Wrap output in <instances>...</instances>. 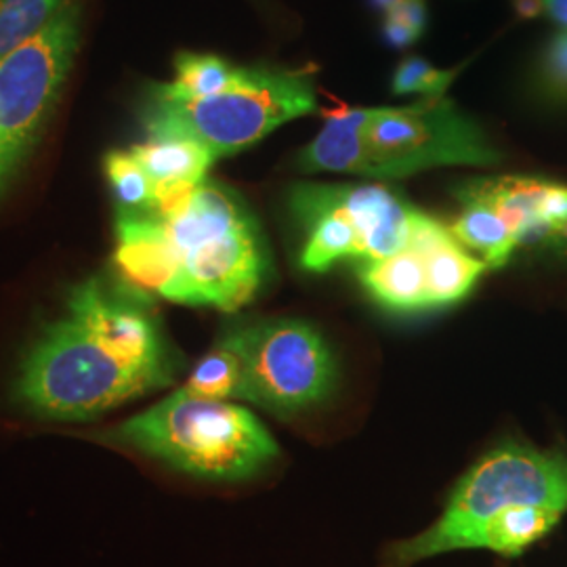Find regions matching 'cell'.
I'll list each match as a JSON object with an SVG mask.
<instances>
[{"mask_svg":"<svg viewBox=\"0 0 567 567\" xmlns=\"http://www.w3.org/2000/svg\"><path fill=\"white\" fill-rule=\"evenodd\" d=\"M175 383L163 330L135 299L93 278L23 355L13 400L34 416L86 421Z\"/></svg>","mask_w":567,"mask_h":567,"instance_id":"1","label":"cell"},{"mask_svg":"<svg viewBox=\"0 0 567 567\" xmlns=\"http://www.w3.org/2000/svg\"><path fill=\"white\" fill-rule=\"evenodd\" d=\"M501 163L484 128L446 97L400 107H341L299 154L305 173L402 179L435 166Z\"/></svg>","mask_w":567,"mask_h":567,"instance_id":"2","label":"cell"},{"mask_svg":"<svg viewBox=\"0 0 567 567\" xmlns=\"http://www.w3.org/2000/svg\"><path fill=\"white\" fill-rule=\"evenodd\" d=\"M532 507L567 513V452L505 442L461 477L442 515L425 532L385 548L381 567H412L444 553L465 550L487 519Z\"/></svg>","mask_w":567,"mask_h":567,"instance_id":"3","label":"cell"},{"mask_svg":"<svg viewBox=\"0 0 567 567\" xmlns=\"http://www.w3.org/2000/svg\"><path fill=\"white\" fill-rule=\"evenodd\" d=\"M112 440L213 482L255 477L280 454L252 412L231 402L194 398L185 389L128 419Z\"/></svg>","mask_w":567,"mask_h":567,"instance_id":"4","label":"cell"},{"mask_svg":"<svg viewBox=\"0 0 567 567\" xmlns=\"http://www.w3.org/2000/svg\"><path fill=\"white\" fill-rule=\"evenodd\" d=\"M179 264V305L238 311L261 290L269 261L243 200L204 179L179 215L163 219Z\"/></svg>","mask_w":567,"mask_h":567,"instance_id":"5","label":"cell"},{"mask_svg":"<svg viewBox=\"0 0 567 567\" xmlns=\"http://www.w3.org/2000/svg\"><path fill=\"white\" fill-rule=\"evenodd\" d=\"M316 110V84L307 70L244 68L234 89L196 102L168 97L152 84L143 97L142 122L147 137L200 143L217 161Z\"/></svg>","mask_w":567,"mask_h":567,"instance_id":"6","label":"cell"},{"mask_svg":"<svg viewBox=\"0 0 567 567\" xmlns=\"http://www.w3.org/2000/svg\"><path fill=\"white\" fill-rule=\"evenodd\" d=\"M290 208L305 231L301 265L328 271L344 259H385L410 238L416 208L385 185H297Z\"/></svg>","mask_w":567,"mask_h":567,"instance_id":"7","label":"cell"},{"mask_svg":"<svg viewBox=\"0 0 567 567\" xmlns=\"http://www.w3.org/2000/svg\"><path fill=\"white\" fill-rule=\"evenodd\" d=\"M81 0L0 61V198L41 142L81 44Z\"/></svg>","mask_w":567,"mask_h":567,"instance_id":"8","label":"cell"},{"mask_svg":"<svg viewBox=\"0 0 567 567\" xmlns=\"http://www.w3.org/2000/svg\"><path fill=\"white\" fill-rule=\"evenodd\" d=\"M248 402L288 419L326 400L337 379L330 347L301 320L243 326Z\"/></svg>","mask_w":567,"mask_h":567,"instance_id":"9","label":"cell"},{"mask_svg":"<svg viewBox=\"0 0 567 567\" xmlns=\"http://www.w3.org/2000/svg\"><path fill=\"white\" fill-rule=\"evenodd\" d=\"M114 264L135 292L179 303V264L163 219L150 210L121 208Z\"/></svg>","mask_w":567,"mask_h":567,"instance_id":"10","label":"cell"},{"mask_svg":"<svg viewBox=\"0 0 567 567\" xmlns=\"http://www.w3.org/2000/svg\"><path fill=\"white\" fill-rule=\"evenodd\" d=\"M410 238L423 250L431 309L458 303L475 288L487 265L466 252L452 231L425 213L414 215Z\"/></svg>","mask_w":567,"mask_h":567,"instance_id":"11","label":"cell"},{"mask_svg":"<svg viewBox=\"0 0 567 567\" xmlns=\"http://www.w3.org/2000/svg\"><path fill=\"white\" fill-rule=\"evenodd\" d=\"M368 295L391 311L431 309L425 257L412 238L393 255L358 265Z\"/></svg>","mask_w":567,"mask_h":567,"instance_id":"12","label":"cell"},{"mask_svg":"<svg viewBox=\"0 0 567 567\" xmlns=\"http://www.w3.org/2000/svg\"><path fill=\"white\" fill-rule=\"evenodd\" d=\"M458 198L461 213L450 227L452 236L465 248L480 252L487 267L498 269L507 265L519 243L515 240L505 221L468 183L458 192Z\"/></svg>","mask_w":567,"mask_h":567,"instance_id":"13","label":"cell"},{"mask_svg":"<svg viewBox=\"0 0 567 567\" xmlns=\"http://www.w3.org/2000/svg\"><path fill=\"white\" fill-rule=\"evenodd\" d=\"M183 389L203 400L248 402V377L244 360L240 330H231L221 337L215 347L204 355L200 364L194 368L192 377Z\"/></svg>","mask_w":567,"mask_h":567,"instance_id":"14","label":"cell"},{"mask_svg":"<svg viewBox=\"0 0 567 567\" xmlns=\"http://www.w3.org/2000/svg\"><path fill=\"white\" fill-rule=\"evenodd\" d=\"M142 164L154 185L163 183H203L206 171L215 163L213 154L200 143L171 137H147L128 150Z\"/></svg>","mask_w":567,"mask_h":567,"instance_id":"15","label":"cell"},{"mask_svg":"<svg viewBox=\"0 0 567 567\" xmlns=\"http://www.w3.org/2000/svg\"><path fill=\"white\" fill-rule=\"evenodd\" d=\"M243 72L244 68H236L217 55L179 53L175 60V81L156 86L168 97L196 102L234 89Z\"/></svg>","mask_w":567,"mask_h":567,"instance_id":"16","label":"cell"},{"mask_svg":"<svg viewBox=\"0 0 567 567\" xmlns=\"http://www.w3.org/2000/svg\"><path fill=\"white\" fill-rule=\"evenodd\" d=\"M70 0H0V61L37 39Z\"/></svg>","mask_w":567,"mask_h":567,"instance_id":"17","label":"cell"},{"mask_svg":"<svg viewBox=\"0 0 567 567\" xmlns=\"http://www.w3.org/2000/svg\"><path fill=\"white\" fill-rule=\"evenodd\" d=\"M105 175L121 208L150 210L154 203V182L131 152H110L105 156Z\"/></svg>","mask_w":567,"mask_h":567,"instance_id":"18","label":"cell"},{"mask_svg":"<svg viewBox=\"0 0 567 567\" xmlns=\"http://www.w3.org/2000/svg\"><path fill=\"white\" fill-rule=\"evenodd\" d=\"M456 79V70H440L423 58H408L400 63L393 74V93L395 95H414L442 97V93Z\"/></svg>","mask_w":567,"mask_h":567,"instance_id":"19","label":"cell"},{"mask_svg":"<svg viewBox=\"0 0 567 567\" xmlns=\"http://www.w3.org/2000/svg\"><path fill=\"white\" fill-rule=\"evenodd\" d=\"M540 82L553 100H567V28H561L543 53Z\"/></svg>","mask_w":567,"mask_h":567,"instance_id":"20","label":"cell"},{"mask_svg":"<svg viewBox=\"0 0 567 567\" xmlns=\"http://www.w3.org/2000/svg\"><path fill=\"white\" fill-rule=\"evenodd\" d=\"M385 18L400 21L414 30L419 37H423L426 28V4L425 0H398L389 11Z\"/></svg>","mask_w":567,"mask_h":567,"instance_id":"21","label":"cell"},{"mask_svg":"<svg viewBox=\"0 0 567 567\" xmlns=\"http://www.w3.org/2000/svg\"><path fill=\"white\" fill-rule=\"evenodd\" d=\"M543 13L550 20L557 21L561 28H567V0H540Z\"/></svg>","mask_w":567,"mask_h":567,"instance_id":"22","label":"cell"},{"mask_svg":"<svg viewBox=\"0 0 567 567\" xmlns=\"http://www.w3.org/2000/svg\"><path fill=\"white\" fill-rule=\"evenodd\" d=\"M515 2H517V11L524 18H534V16L543 13V2L540 0H515Z\"/></svg>","mask_w":567,"mask_h":567,"instance_id":"23","label":"cell"},{"mask_svg":"<svg viewBox=\"0 0 567 567\" xmlns=\"http://www.w3.org/2000/svg\"><path fill=\"white\" fill-rule=\"evenodd\" d=\"M370 2H372V7H374V9H379V11L386 13V11H389L398 0H370Z\"/></svg>","mask_w":567,"mask_h":567,"instance_id":"24","label":"cell"}]
</instances>
